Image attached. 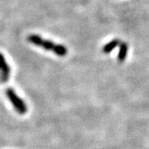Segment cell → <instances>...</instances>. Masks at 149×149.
Listing matches in <instances>:
<instances>
[{
	"label": "cell",
	"instance_id": "cell-1",
	"mask_svg": "<svg viewBox=\"0 0 149 149\" xmlns=\"http://www.w3.org/2000/svg\"><path fill=\"white\" fill-rule=\"evenodd\" d=\"M27 41L33 45L45 49L46 51L52 52L59 56H65L68 51L67 48L63 45L55 44L53 42L43 39L42 37L37 34H31L27 37Z\"/></svg>",
	"mask_w": 149,
	"mask_h": 149
},
{
	"label": "cell",
	"instance_id": "cell-2",
	"mask_svg": "<svg viewBox=\"0 0 149 149\" xmlns=\"http://www.w3.org/2000/svg\"><path fill=\"white\" fill-rule=\"evenodd\" d=\"M6 96L9 100L13 106L14 107L15 110L20 114H24L27 111V107L25 104V102L22 100L19 96L16 94L13 89L8 88L5 91Z\"/></svg>",
	"mask_w": 149,
	"mask_h": 149
},
{
	"label": "cell",
	"instance_id": "cell-3",
	"mask_svg": "<svg viewBox=\"0 0 149 149\" xmlns=\"http://www.w3.org/2000/svg\"><path fill=\"white\" fill-rule=\"evenodd\" d=\"M0 71H1V80L6 82L9 79L11 74V68L6 61L3 55L0 53Z\"/></svg>",
	"mask_w": 149,
	"mask_h": 149
},
{
	"label": "cell",
	"instance_id": "cell-4",
	"mask_svg": "<svg viewBox=\"0 0 149 149\" xmlns=\"http://www.w3.org/2000/svg\"><path fill=\"white\" fill-rule=\"evenodd\" d=\"M120 41L118 40V39H114V40H112L109 42H108L104 46V47L102 49V52L104 53L109 54L114 49L115 47H117L118 45H120Z\"/></svg>",
	"mask_w": 149,
	"mask_h": 149
},
{
	"label": "cell",
	"instance_id": "cell-5",
	"mask_svg": "<svg viewBox=\"0 0 149 149\" xmlns=\"http://www.w3.org/2000/svg\"><path fill=\"white\" fill-rule=\"evenodd\" d=\"M128 53V45L126 42H121L120 43V47H119V52L118 55V61L119 62H123Z\"/></svg>",
	"mask_w": 149,
	"mask_h": 149
}]
</instances>
